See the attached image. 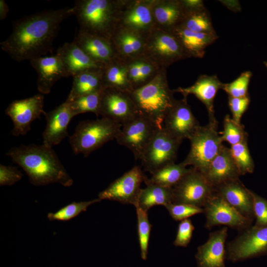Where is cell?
<instances>
[{"label": "cell", "mask_w": 267, "mask_h": 267, "mask_svg": "<svg viewBox=\"0 0 267 267\" xmlns=\"http://www.w3.org/2000/svg\"><path fill=\"white\" fill-rule=\"evenodd\" d=\"M73 15V7L43 10L15 21L1 48L17 61L31 60L51 52L61 23Z\"/></svg>", "instance_id": "6da1fadb"}, {"label": "cell", "mask_w": 267, "mask_h": 267, "mask_svg": "<svg viewBox=\"0 0 267 267\" xmlns=\"http://www.w3.org/2000/svg\"><path fill=\"white\" fill-rule=\"evenodd\" d=\"M6 155L21 167L34 185L58 183L69 187L73 183L51 147L43 143L21 145L11 148Z\"/></svg>", "instance_id": "7a4b0ae2"}, {"label": "cell", "mask_w": 267, "mask_h": 267, "mask_svg": "<svg viewBox=\"0 0 267 267\" xmlns=\"http://www.w3.org/2000/svg\"><path fill=\"white\" fill-rule=\"evenodd\" d=\"M123 0H78L72 7L80 30L111 39Z\"/></svg>", "instance_id": "3957f363"}, {"label": "cell", "mask_w": 267, "mask_h": 267, "mask_svg": "<svg viewBox=\"0 0 267 267\" xmlns=\"http://www.w3.org/2000/svg\"><path fill=\"white\" fill-rule=\"evenodd\" d=\"M174 93L169 87L166 68H163L151 81L129 93L138 113L161 128L164 117L175 99Z\"/></svg>", "instance_id": "277c9868"}, {"label": "cell", "mask_w": 267, "mask_h": 267, "mask_svg": "<svg viewBox=\"0 0 267 267\" xmlns=\"http://www.w3.org/2000/svg\"><path fill=\"white\" fill-rule=\"evenodd\" d=\"M122 125L101 117L94 120L81 121L69 137L74 153L87 157L106 142L116 139Z\"/></svg>", "instance_id": "5b68a950"}, {"label": "cell", "mask_w": 267, "mask_h": 267, "mask_svg": "<svg viewBox=\"0 0 267 267\" xmlns=\"http://www.w3.org/2000/svg\"><path fill=\"white\" fill-rule=\"evenodd\" d=\"M189 140L190 149L182 163L186 167L192 166L204 175L223 145L218 124L209 123L200 126Z\"/></svg>", "instance_id": "8992f818"}, {"label": "cell", "mask_w": 267, "mask_h": 267, "mask_svg": "<svg viewBox=\"0 0 267 267\" xmlns=\"http://www.w3.org/2000/svg\"><path fill=\"white\" fill-rule=\"evenodd\" d=\"M143 55L164 68L188 58L174 32L157 28L147 35Z\"/></svg>", "instance_id": "52a82bcc"}, {"label": "cell", "mask_w": 267, "mask_h": 267, "mask_svg": "<svg viewBox=\"0 0 267 267\" xmlns=\"http://www.w3.org/2000/svg\"><path fill=\"white\" fill-rule=\"evenodd\" d=\"M241 232L226 247V257L232 262L267 255V225H251Z\"/></svg>", "instance_id": "ba28073f"}, {"label": "cell", "mask_w": 267, "mask_h": 267, "mask_svg": "<svg viewBox=\"0 0 267 267\" xmlns=\"http://www.w3.org/2000/svg\"><path fill=\"white\" fill-rule=\"evenodd\" d=\"M181 142L163 127L158 129L140 160L144 170L152 175L162 167L174 163Z\"/></svg>", "instance_id": "9c48e42d"}, {"label": "cell", "mask_w": 267, "mask_h": 267, "mask_svg": "<svg viewBox=\"0 0 267 267\" xmlns=\"http://www.w3.org/2000/svg\"><path fill=\"white\" fill-rule=\"evenodd\" d=\"M158 129L153 121L138 114L122 125L116 140L129 149L135 159L141 160Z\"/></svg>", "instance_id": "30bf717a"}, {"label": "cell", "mask_w": 267, "mask_h": 267, "mask_svg": "<svg viewBox=\"0 0 267 267\" xmlns=\"http://www.w3.org/2000/svg\"><path fill=\"white\" fill-rule=\"evenodd\" d=\"M172 203L185 204L203 208L214 193L213 187L204 175L191 167L173 188Z\"/></svg>", "instance_id": "8fae6325"}, {"label": "cell", "mask_w": 267, "mask_h": 267, "mask_svg": "<svg viewBox=\"0 0 267 267\" xmlns=\"http://www.w3.org/2000/svg\"><path fill=\"white\" fill-rule=\"evenodd\" d=\"M208 229L225 225L240 231L252 225L253 221L242 216L215 192L203 207Z\"/></svg>", "instance_id": "7c38bea8"}, {"label": "cell", "mask_w": 267, "mask_h": 267, "mask_svg": "<svg viewBox=\"0 0 267 267\" xmlns=\"http://www.w3.org/2000/svg\"><path fill=\"white\" fill-rule=\"evenodd\" d=\"M146 178L141 168L135 166L100 192L98 198L132 204L135 207L141 189V184Z\"/></svg>", "instance_id": "4fadbf2b"}, {"label": "cell", "mask_w": 267, "mask_h": 267, "mask_svg": "<svg viewBox=\"0 0 267 267\" xmlns=\"http://www.w3.org/2000/svg\"><path fill=\"white\" fill-rule=\"evenodd\" d=\"M154 0H123L117 26L147 35L155 28Z\"/></svg>", "instance_id": "5bb4252c"}, {"label": "cell", "mask_w": 267, "mask_h": 267, "mask_svg": "<svg viewBox=\"0 0 267 267\" xmlns=\"http://www.w3.org/2000/svg\"><path fill=\"white\" fill-rule=\"evenodd\" d=\"M138 112L128 92L115 89L103 88L101 93L99 115L122 126L134 119Z\"/></svg>", "instance_id": "9a60e30c"}, {"label": "cell", "mask_w": 267, "mask_h": 267, "mask_svg": "<svg viewBox=\"0 0 267 267\" xmlns=\"http://www.w3.org/2000/svg\"><path fill=\"white\" fill-rule=\"evenodd\" d=\"M44 103V96L39 93L27 98L14 100L8 106L5 114L12 121L13 135H23L30 130L31 123L40 119L43 114Z\"/></svg>", "instance_id": "2e32d148"}, {"label": "cell", "mask_w": 267, "mask_h": 267, "mask_svg": "<svg viewBox=\"0 0 267 267\" xmlns=\"http://www.w3.org/2000/svg\"><path fill=\"white\" fill-rule=\"evenodd\" d=\"M200 125L187 102V97L175 99L166 113L163 127L173 136L182 141L188 139Z\"/></svg>", "instance_id": "e0dca14e"}, {"label": "cell", "mask_w": 267, "mask_h": 267, "mask_svg": "<svg viewBox=\"0 0 267 267\" xmlns=\"http://www.w3.org/2000/svg\"><path fill=\"white\" fill-rule=\"evenodd\" d=\"M43 114L46 120L43 143L52 147L68 136V126L75 115L69 103L66 101L50 111H44Z\"/></svg>", "instance_id": "ac0fdd59"}, {"label": "cell", "mask_w": 267, "mask_h": 267, "mask_svg": "<svg viewBox=\"0 0 267 267\" xmlns=\"http://www.w3.org/2000/svg\"><path fill=\"white\" fill-rule=\"evenodd\" d=\"M227 236L226 226L209 234L207 241L197 248L195 256L197 267H225Z\"/></svg>", "instance_id": "d6986e66"}, {"label": "cell", "mask_w": 267, "mask_h": 267, "mask_svg": "<svg viewBox=\"0 0 267 267\" xmlns=\"http://www.w3.org/2000/svg\"><path fill=\"white\" fill-rule=\"evenodd\" d=\"M223 85V83L216 75H202L191 86L178 87L173 91L180 93L184 97H187L189 94L195 95L206 107L208 113L209 123L217 124L214 103L218 90L222 89Z\"/></svg>", "instance_id": "ffe728a7"}, {"label": "cell", "mask_w": 267, "mask_h": 267, "mask_svg": "<svg viewBox=\"0 0 267 267\" xmlns=\"http://www.w3.org/2000/svg\"><path fill=\"white\" fill-rule=\"evenodd\" d=\"M214 190L242 216L254 220L252 191L247 188L239 178L224 182Z\"/></svg>", "instance_id": "44dd1931"}, {"label": "cell", "mask_w": 267, "mask_h": 267, "mask_svg": "<svg viewBox=\"0 0 267 267\" xmlns=\"http://www.w3.org/2000/svg\"><path fill=\"white\" fill-rule=\"evenodd\" d=\"M30 61L38 75L37 89L40 93L48 94L55 83L66 77L62 62L56 54L37 57Z\"/></svg>", "instance_id": "7402d4cb"}, {"label": "cell", "mask_w": 267, "mask_h": 267, "mask_svg": "<svg viewBox=\"0 0 267 267\" xmlns=\"http://www.w3.org/2000/svg\"><path fill=\"white\" fill-rule=\"evenodd\" d=\"M74 41L90 57L104 65L118 57L111 39L80 30Z\"/></svg>", "instance_id": "603a6c76"}, {"label": "cell", "mask_w": 267, "mask_h": 267, "mask_svg": "<svg viewBox=\"0 0 267 267\" xmlns=\"http://www.w3.org/2000/svg\"><path fill=\"white\" fill-rule=\"evenodd\" d=\"M56 54L62 62L66 77H73L86 70L102 68L104 66L87 55L74 41L63 44L57 49Z\"/></svg>", "instance_id": "cb8c5ba5"}, {"label": "cell", "mask_w": 267, "mask_h": 267, "mask_svg": "<svg viewBox=\"0 0 267 267\" xmlns=\"http://www.w3.org/2000/svg\"><path fill=\"white\" fill-rule=\"evenodd\" d=\"M153 14L155 28L173 32L181 26L187 12L181 0H154Z\"/></svg>", "instance_id": "d4e9b609"}, {"label": "cell", "mask_w": 267, "mask_h": 267, "mask_svg": "<svg viewBox=\"0 0 267 267\" xmlns=\"http://www.w3.org/2000/svg\"><path fill=\"white\" fill-rule=\"evenodd\" d=\"M204 175L214 189L224 182L239 178L241 176L229 148L223 145Z\"/></svg>", "instance_id": "484cf974"}, {"label": "cell", "mask_w": 267, "mask_h": 267, "mask_svg": "<svg viewBox=\"0 0 267 267\" xmlns=\"http://www.w3.org/2000/svg\"><path fill=\"white\" fill-rule=\"evenodd\" d=\"M147 35L117 26L111 40L119 58L127 61L143 55Z\"/></svg>", "instance_id": "4316f807"}, {"label": "cell", "mask_w": 267, "mask_h": 267, "mask_svg": "<svg viewBox=\"0 0 267 267\" xmlns=\"http://www.w3.org/2000/svg\"><path fill=\"white\" fill-rule=\"evenodd\" d=\"M180 42L188 58H202L205 49L218 38L217 34L198 33L178 28L173 31Z\"/></svg>", "instance_id": "83f0119b"}, {"label": "cell", "mask_w": 267, "mask_h": 267, "mask_svg": "<svg viewBox=\"0 0 267 267\" xmlns=\"http://www.w3.org/2000/svg\"><path fill=\"white\" fill-rule=\"evenodd\" d=\"M102 84L103 88H113L128 93L132 91L134 89L129 80L126 61L118 57L105 65Z\"/></svg>", "instance_id": "f1b7e54d"}, {"label": "cell", "mask_w": 267, "mask_h": 267, "mask_svg": "<svg viewBox=\"0 0 267 267\" xmlns=\"http://www.w3.org/2000/svg\"><path fill=\"white\" fill-rule=\"evenodd\" d=\"M103 68L86 70L73 76L72 86L65 101L71 102L79 97L103 89Z\"/></svg>", "instance_id": "f546056e"}, {"label": "cell", "mask_w": 267, "mask_h": 267, "mask_svg": "<svg viewBox=\"0 0 267 267\" xmlns=\"http://www.w3.org/2000/svg\"><path fill=\"white\" fill-rule=\"evenodd\" d=\"M146 187L141 188L136 207L147 212L156 205L166 206L173 201V188L156 184L147 183Z\"/></svg>", "instance_id": "4dcf8cb0"}, {"label": "cell", "mask_w": 267, "mask_h": 267, "mask_svg": "<svg viewBox=\"0 0 267 267\" xmlns=\"http://www.w3.org/2000/svg\"><path fill=\"white\" fill-rule=\"evenodd\" d=\"M187 169L182 162L166 165L153 174L150 178H146V184L151 183L164 187L173 188L188 172Z\"/></svg>", "instance_id": "1f68e13d"}, {"label": "cell", "mask_w": 267, "mask_h": 267, "mask_svg": "<svg viewBox=\"0 0 267 267\" xmlns=\"http://www.w3.org/2000/svg\"><path fill=\"white\" fill-rule=\"evenodd\" d=\"M179 28L198 33L217 34L214 28L210 13L206 7L187 13Z\"/></svg>", "instance_id": "d6a6232c"}, {"label": "cell", "mask_w": 267, "mask_h": 267, "mask_svg": "<svg viewBox=\"0 0 267 267\" xmlns=\"http://www.w3.org/2000/svg\"><path fill=\"white\" fill-rule=\"evenodd\" d=\"M231 155L241 175L253 173L255 165L248 146V139L231 145Z\"/></svg>", "instance_id": "836d02e7"}, {"label": "cell", "mask_w": 267, "mask_h": 267, "mask_svg": "<svg viewBox=\"0 0 267 267\" xmlns=\"http://www.w3.org/2000/svg\"><path fill=\"white\" fill-rule=\"evenodd\" d=\"M102 89L81 96L71 102H68L75 116L87 112H91L98 116Z\"/></svg>", "instance_id": "e575fe53"}, {"label": "cell", "mask_w": 267, "mask_h": 267, "mask_svg": "<svg viewBox=\"0 0 267 267\" xmlns=\"http://www.w3.org/2000/svg\"><path fill=\"white\" fill-rule=\"evenodd\" d=\"M99 198L87 201L73 202L60 208L54 213H49L47 218L50 221H57L66 222L78 216L88 208L100 201Z\"/></svg>", "instance_id": "d590c367"}, {"label": "cell", "mask_w": 267, "mask_h": 267, "mask_svg": "<svg viewBox=\"0 0 267 267\" xmlns=\"http://www.w3.org/2000/svg\"><path fill=\"white\" fill-rule=\"evenodd\" d=\"M222 141L233 145L248 139V134L244 127L233 120L228 115L223 120V129L221 135Z\"/></svg>", "instance_id": "8d00e7d4"}, {"label": "cell", "mask_w": 267, "mask_h": 267, "mask_svg": "<svg viewBox=\"0 0 267 267\" xmlns=\"http://www.w3.org/2000/svg\"><path fill=\"white\" fill-rule=\"evenodd\" d=\"M138 240L141 258L146 260L147 257L148 244L151 224L149 221L147 212L136 207Z\"/></svg>", "instance_id": "74e56055"}, {"label": "cell", "mask_w": 267, "mask_h": 267, "mask_svg": "<svg viewBox=\"0 0 267 267\" xmlns=\"http://www.w3.org/2000/svg\"><path fill=\"white\" fill-rule=\"evenodd\" d=\"M252 76V73L250 71L242 72L231 82L223 84L222 89L230 97H246L249 95L248 90Z\"/></svg>", "instance_id": "f35d334b"}, {"label": "cell", "mask_w": 267, "mask_h": 267, "mask_svg": "<svg viewBox=\"0 0 267 267\" xmlns=\"http://www.w3.org/2000/svg\"><path fill=\"white\" fill-rule=\"evenodd\" d=\"M165 207L176 221H181L194 215L204 213L203 208L189 204L170 203Z\"/></svg>", "instance_id": "ab89813d"}, {"label": "cell", "mask_w": 267, "mask_h": 267, "mask_svg": "<svg viewBox=\"0 0 267 267\" xmlns=\"http://www.w3.org/2000/svg\"><path fill=\"white\" fill-rule=\"evenodd\" d=\"M137 59L139 69L140 88L151 81L163 68L143 55Z\"/></svg>", "instance_id": "60d3db41"}, {"label": "cell", "mask_w": 267, "mask_h": 267, "mask_svg": "<svg viewBox=\"0 0 267 267\" xmlns=\"http://www.w3.org/2000/svg\"><path fill=\"white\" fill-rule=\"evenodd\" d=\"M194 230V226L190 219L180 221L174 245L177 247H187L190 242Z\"/></svg>", "instance_id": "b9f144b4"}, {"label": "cell", "mask_w": 267, "mask_h": 267, "mask_svg": "<svg viewBox=\"0 0 267 267\" xmlns=\"http://www.w3.org/2000/svg\"><path fill=\"white\" fill-rule=\"evenodd\" d=\"M253 199V212L256 222L255 225H267V200L252 191Z\"/></svg>", "instance_id": "7bdbcfd3"}, {"label": "cell", "mask_w": 267, "mask_h": 267, "mask_svg": "<svg viewBox=\"0 0 267 267\" xmlns=\"http://www.w3.org/2000/svg\"><path fill=\"white\" fill-rule=\"evenodd\" d=\"M250 103L249 95L241 98L228 97V106L233 120L237 123L241 124L242 117L248 109Z\"/></svg>", "instance_id": "ee69618b"}, {"label": "cell", "mask_w": 267, "mask_h": 267, "mask_svg": "<svg viewBox=\"0 0 267 267\" xmlns=\"http://www.w3.org/2000/svg\"><path fill=\"white\" fill-rule=\"evenodd\" d=\"M23 176L17 168L11 166L0 165V185L11 186L21 180Z\"/></svg>", "instance_id": "f6af8a7d"}, {"label": "cell", "mask_w": 267, "mask_h": 267, "mask_svg": "<svg viewBox=\"0 0 267 267\" xmlns=\"http://www.w3.org/2000/svg\"><path fill=\"white\" fill-rule=\"evenodd\" d=\"M137 58L130 60H125L127 66L129 80L134 90L139 88V69Z\"/></svg>", "instance_id": "bcb514c9"}, {"label": "cell", "mask_w": 267, "mask_h": 267, "mask_svg": "<svg viewBox=\"0 0 267 267\" xmlns=\"http://www.w3.org/2000/svg\"><path fill=\"white\" fill-rule=\"evenodd\" d=\"M187 13L206 7L201 0H181Z\"/></svg>", "instance_id": "7dc6e473"}, {"label": "cell", "mask_w": 267, "mask_h": 267, "mask_svg": "<svg viewBox=\"0 0 267 267\" xmlns=\"http://www.w3.org/2000/svg\"><path fill=\"white\" fill-rule=\"evenodd\" d=\"M9 11L8 6L4 0H0V19L6 18Z\"/></svg>", "instance_id": "c3c4849f"}, {"label": "cell", "mask_w": 267, "mask_h": 267, "mask_svg": "<svg viewBox=\"0 0 267 267\" xmlns=\"http://www.w3.org/2000/svg\"><path fill=\"white\" fill-rule=\"evenodd\" d=\"M264 64H265V66L267 67V62H264Z\"/></svg>", "instance_id": "681fc988"}]
</instances>
